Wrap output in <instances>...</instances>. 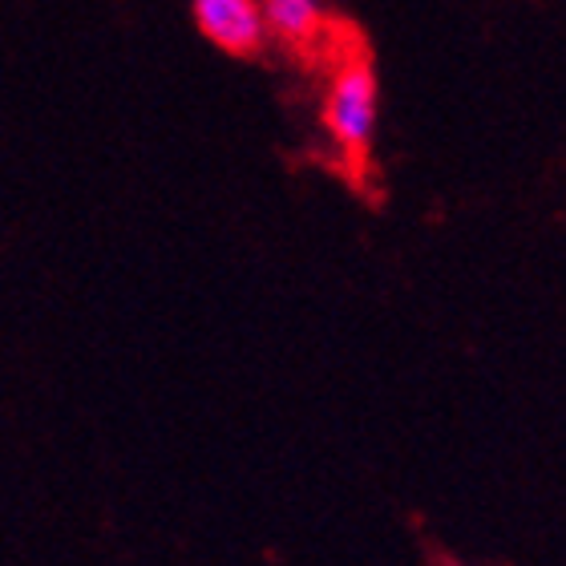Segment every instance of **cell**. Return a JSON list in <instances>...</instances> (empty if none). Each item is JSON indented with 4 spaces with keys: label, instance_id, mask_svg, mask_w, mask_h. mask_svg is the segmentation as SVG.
I'll list each match as a JSON object with an SVG mask.
<instances>
[{
    "label": "cell",
    "instance_id": "6da1fadb",
    "mask_svg": "<svg viewBox=\"0 0 566 566\" xmlns=\"http://www.w3.org/2000/svg\"><path fill=\"white\" fill-rule=\"evenodd\" d=\"M324 134L344 158V166L360 175L373 158V142H377L380 122V77L377 61L365 45L344 49L336 70L328 77V94H324Z\"/></svg>",
    "mask_w": 566,
    "mask_h": 566
},
{
    "label": "cell",
    "instance_id": "7a4b0ae2",
    "mask_svg": "<svg viewBox=\"0 0 566 566\" xmlns=\"http://www.w3.org/2000/svg\"><path fill=\"white\" fill-rule=\"evenodd\" d=\"M190 21L207 45L227 57H260L272 45L260 0H190Z\"/></svg>",
    "mask_w": 566,
    "mask_h": 566
},
{
    "label": "cell",
    "instance_id": "3957f363",
    "mask_svg": "<svg viewBox=\"0 0 566 566\" xmlns=\"http://www.w3.org/2000/svg\"><path fill=\"white\" fill-rule=\"evenodd\" d=\"M272 41L287 49H312L328 29V0H260Z\"/></svg>",
    "mask_w": 566,
    "mask_h": 566
}]
</instances>
